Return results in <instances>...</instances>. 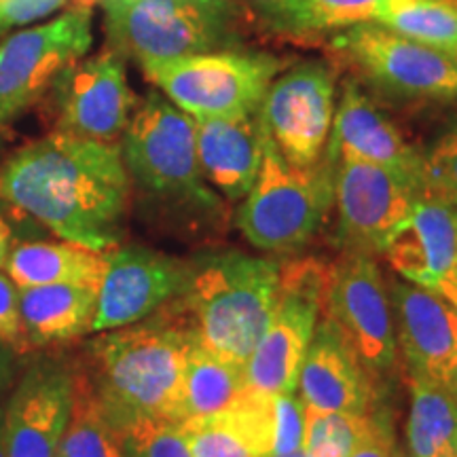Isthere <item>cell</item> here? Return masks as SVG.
Here are the masks:
<instances>
[{"label": "cell", "instance_id": "f1b7e54d", "mask_svg": "<svg viewBox=\"0 0 457 457\" xmlns=\"http://www.w3.org/2000/svg\"><path fill=\"white\" fill-rule=\"evenodd\" d=\"M375 24L430 45L451 55L457 49V3L453 0H387Z\"/></svg>", "mask_w": 457, "mask_h": 457}, {"label": "cell", "instance_id": "f35d334b", "mask_svg": "<svg viewBox=\"0 0 457 457\" xmlns=\"http://www.w3.org/2000/svg\"><path fill=\"white\" fill-rule=\"evenodd\" d=\"M430 290H436L438 295L445 296V299H447V301L451 303V305H453L455 310H457V279H455V278L441 279V282H438V284L434 286V288H430Z\"/></svg>", "mask_w": 457, "mask_h": 457}, {"label": "cell", "instance_id": "cb8c5ba5", "mask_svg": "<svg viewBox=\"0 0 457 457\" xmlns=\"http://www.w3.org/2000/svg\"><path fill=\"white\" fill-rule=\"evenodd\" d=\"M106 253L74 242H21L11 245L4 273L17 288L79 284L100 290L106 273Z\"/></svg>", "mask_w": 457, "mask_h": 457}, {"label": "cell", "instance_id": "ba28073f", "mask_svg": "<svg viewBox=\"0 0 457 457\" xmlns=\"http://www.w3.org/2000/svg\"><path fill=\"white\" fill-rule=\"evenodd\" d=\"M330 265L295 259L279 267L276 305L245 362V381L267 394L296 392L303 358L327 305Z\"/></svg>", "mask_w": 457, "mask_h": 457}, {"label": "cell", "instance_id": "3957f363", "mask_svg": "<svg viewBox=\"0 0 457 457\" xmlns=\"http://www.w3.org/2000/svg\"><path fill=\"white\" fill-rule=\"evenodd\" d=\"M195 335L176 299L140 322L98 333L89 343L81 370L119 430L136 420L179 424L182 369Z\"/></svg>", "mask_w": 457, "mask_h": 457}, {"label": "cell", "instance_id": "9a60e30c", "mask_svg": "<svg viewBox=\"0 0 457 457\" xmlns=\"http://www.w3.org/2000/svg\"><path fill=\"white\" fill-rule=\"evenodd\" d=\"M77 364L66 358H32L17 375L4 404L7 457H55L74 403Z\"/></svg>", "mask_w": 457, "mask_h": 457}, {"label": "cell", "instance_id": "7dc6e473", "mask_svg": "<svg viewBox=\"0 0 457 457\" xmlns=\"http://www.w3.org/2000/svg\"><path fill=\"white\" fill-rule=\"evenodd\" d=\"M55 457H62V455H60V453H57V455H55Z\"/></svg>", "mask_w": 457, "mask_h": 457}, {"label": "cell", "instance_id": "c3c4849f", "mask_svg": "<svg viewBox=\"0 0 457 457\" xmlns=\"http://www.w3.org/2000/svg\"><path fill=\"white\" fill-rule=\"evenodd\" d=\"M453 3H457V0H453Z\"/></svg>", "mask_w": 457, "mask_h": 457}, {"label": "cell", "instance_id": "f546056e", "mask_svg": "<svg viewBox=\"0 0 457 457\" xmlns=\"http://www.w3.org/2000/svg\"><path fill=\"white\" fill-rule=\"evenodd\" d=\"M370 413H327L305 407L301 449L312 457H350L367 436Z\"/></svg>", "mask_w": 457, "mask_h": 457}, {"label": "cell", "instance_id": "8992f818", "mask_svg": "<svg viewBox=\"0 0 457 457\" xmlns=\"http://www.w3.org/2000/svg\"><path fill=\"white\" fill-rule=\"evenodd\" d=\"M108 47L148 62L208 54L231 21L228 0H102Z\"/></svg>", "mask_w": 457, "mask_h": 457}, {"label": "cell", "instance_id": "52a82bcc", "mask_svg": "<svg viewBox=\"0 0 457 457\" xmlns=\"http://www.w3.org/2000/svg\"><path fill=\"white\" fill-rule=\"evenodd\" d=\"M284 62L271 54L208 51L148 62L142 72L171 104L193 119L256 112Z\"/></svg>", "mask_w": 457, "mask_h": 457}, {"label": "cell", "instance_id": "5b68a950", "mask_svg": "<svg viewBox=\"0 0 457 457\" xmlns=\"http://www.w3.org/2000/svg\"><path fill=\"white\" fill-rule=\"evenodd\" d=\"M335 204V163L324 155L312 168L288 163L265 129V155L253 188L236 214L250 245L271 254L305 248Z\"/></svg>", "mask_w": 457, "mask_h": 457}, {"label": "cell", "instance_id": "e0dca14e", "mask_svg": "<svg viewBox=\"0 0 457 457\" xmlns=\"http://www.w3.org/2000/svg\"><path fill=\"white\" fill-rule=\"evenodd\" d=\"M387 290L404 375L443 384L457 356V310L436 290L404 279H387Z\"/></svg>", "mask_w": 457, "mask_h": 457}, {"label": "cell", "instance_id": "30bf717a", "mask_svg": "<svg viewBox=\"0 0 457 457\" xmlns=\"http://www.w3.org/2000/svg\"><path fill=\"white\" fill-rule=\"evenodd\" d=\"M94 45V9L77 4L0 43V131L43 100L54 79Z\"/></svg>", "mask_w": 457, "mask_h": 457}, {"label": "cell", "instance_id": "ee69618b", "mask_svg": "<svg viewBox=\"0 0 457 457\" xmlns=\"http://www.w3.org/2000/svg\"><path fill=\"white\" fill-rule=\"evenodd\" d=\"M265 3H273V0H261V4H265Z\"/></svg>", "mask_w": 457, "mask_h": 457}, {"label": "cell", "instance_id": "7bdbcfd3", "mask_svg": "<svg viewBox=\"0 0 457 457\" xmlns=\"http://www.w3.org/2000/svg\"><path fill=\"white\" fill-rule=\"evenodd\" d=\"M451 55H453V60L457 62V49H455V51H453V54H451Z\"/></svg>", "mask_w": 457, "mask_h": 457}, {"label": "cell", "instance_id": "b9f144b4", "mask_svg": "<svg viewBox=\"0 0 457 457\" xmlns=\"http://www.w3.org/2000/svg\"><path fill=\"white\" fill-rule=\"evenodd\" d=\"M276 457H312V455H310V453H305V451H303V449H296V451H293V453L276 455Z\"/></svg>", "mask_w": 457, "mask_h": 457}, {"label": "cell", "instance_id": "7a4b0ae2", "mask_svg": "<svg viewBox=\"0 0 457 457\" xmlns=\"http://www.w3.org/2000/svg\"><path fill=\"white\" fill-rule=\"evenodd\" d=\"M119 146L131 191L138 188L157 225L187 237L225 233V197L202 174L195 119L171 104L162 91H148L138 100Z\"/></svg>", "mask_w": 457, "mask_h": 457}, {"label": "cell", "instance_id": "8d00e7d4", "mask_svg": "<svg viewBox=\"0 0 457 457\" xmlns=\"http://www.w3.org/2000/svg\"><path fill=\"white\" fill-rule=\"evenodd\" d=\"M21 353L0 339V394H7L20 375Z\"/></svg>", "mask_w": 457, "mask_h": 457}, {"label": "cell", "instance_id": "83f0119b", "mask_svg": "<svg viewBox=\"0 0 457 457\" xmlns=\"http://www.w3.org/2000/svg\"><path fill=\"white\" fill-rule=\"evenodd\" d=\"M57 453L62 457H125L123 432L106 415L81 367H77L72 413Z\"/></svg>", "mask_w": 457, "mask_h": 457}, {"label": "cell", "instance_id": "2e32d148", "mask_svg": "<svg viewBox=\"0 0 457 457\" xmlns=\"http://www.w3.org/2000/svg\"><path fill=\"white\" fill-rule=\"evenodd\" d=\"M106 256L91 333L140 322L185 293L191 261L146 245H117Z\"/></svg>", "mask_w": 457, "mask_h": 457}, {"label": "cell", "instance_id": "4fadbf2b", "mask_svg": "<svg viewBox=\"0 0 457 457\" xmlns=\"http://www.w3.org/2000/svg\"><path fill=\"white\" fill-rule=\"evenodd\" d=\"M337 74L327 62L307 60L273 79L261 102L267 134L296 168H312L327 151L335 119Z\"/></svg>", "mask_w": 457, "mask_h": 457}, {"label": "cell", "instance_id": "bcb514c9", "mask_svg": "<svg viewBox=\"0 0 457 457\" xmlns=\"http://www.w3.org/2000/svg\"><path fill=\"white\" fill-rule=\"evenodd\" d=\"M455 279H457V270H455Z\"/></svg>", "mask_w": 457, "mask_h": 457}, {"label": "cell", "instance_id": "e575fe53", "mask_svg": "<svg viewBox=\"0 0 457 457\" xmlns=\"http://www.w3.org/2000/svg\"><path fill=\"white\" fill-rule=\"evenodd\" d=\"M66 4L68 0H0V34L45 20Z\"/></svg>", "mask_w": 457, "mask_h": 457}, {"label": "cell", "instance_id": "6da1fadb", "mask_svg": "<svg viewBox=\"0 0 457 457\" xmlns=\"http://www.w3.org/2000/svg\"><path fill=\"white\" fill-rule=\"evenodd\" d=\"M0 202L60 239L108 253L121 242L131 202L121 146L51 129L0 165Z\"/></svg>", "mask_w": 457, "mask_h": 457}, {"label": "cell", "instance_id": "7c38bea8", "mask_svg": "<svg viewBox=\"0 0 457 457\" xmlns=\"http://www.w3.org/2000/svg\"><path fill=\"white\" fill-rule=\"evenodd\" d=\"M41 102L54 131L119 145L138 98L129 87L125 57L106 47L68 64Z\"/></svg>", "mask_w": 457, "mask_h": 457}, {"label": "cell", "instance_id": "8fae6325", "mask_svg": "<svg viewBox=\"0 0 457 457\" xmlns=\"http://www.w3.org/2000/svg\"><path fill=\"white\" fill-rule=\"evenodd\" d=\"M324 316L333 320L364 369L384 387L400 358L387 279L373 256L343 253L330 265Z\"/></svg>", "mask_w": 457, "mask_h": 457}, {"label": "cell", "instance_id": "ffe728a7", "mask_svg": "<svg viewBox=\"0 0 457 457\" xmlns=\"http://www.w3.org/2000/svg\"><path fill=\"white\" fill-rule=\"evenodd\" d=\"M384 256L390 267L424 288L455 278L457 210L432 197H417L413 208L387 239Z\"/></svg>", "mask_w": 457, "mask_h": 457}, {"label": "cell", "instance_id": "74e56055", "mask_svg": "<svg viewBox=\"0 0 457 457\" xmlns=\"http://www.w3.org/2000/svg\"><path fill=\"white\" fill-rule=\"evenodd\" d=\"M11 245H13V233H11V227L7 225V220L0 216V270H3L4 262H7Z\"/></svg>", "mask_w": 457, "mask_h": 457}, {"label": "cell", "instance_id": "44dd1931", "mask_svg": "<svg viewBox=\"0 0 457 457\" xmlns=\"http://www.w3.org/2000/svg\"><path fill=\"white\" fill-rule=\"evenodd\" d=\"M195 140L205 182L228 202L248 195L265 155L261 112L195 119Z\"/></svg>", "mask_w": 457, "mask_h": 457}, {"label": "cell", "instance_id": "ac0fdd59", "mask_svg": "<svg viewBox=\"0 0 457 457\" xmlns=\"http://www.w3.org/2000/svg\"><path fill=\"white\" fill-rule=\"evenodd\" d=\"M303 404L327 413H370L381 386L360 362L333 320L320 318L299 373Z\"/></svg>", "mask_w": 457, "mask_h": 457}, {"label": "cell", "instance_id": "4316f807", "mask_svg": "<svg viewBox=\"0 0 457 457\" xmlns=\"http://www.w3.org/2000/svg\"><path fill=\"white\" fill-rule=\"evenodd\" d=\"M387 0H273L261 4L276 30L290 34L339 32L356 24L375 21Z\"/></svg>", "mask_w": 457, "mask_h": 457}, {"label": "cell", "instance_id": "d4e9b609", "mask_svg": "<svg viewBox=\"0 0 457 457\" xmlns=\"http://www.w3.org/2000/svg\"><path fill=\"white\" fill-rule=\"evenodd\" d=\"M248 387L245 367L220 358L195 335L185 356L180 386V421L214 415L227 409Z\"/></svg>", "mask_w": 457, "mask_h": 457}, {"label": "cell", "instance_id": "5bb4252c", "mask_svg": "<svg viewBox=\"0 0 457 457\" xmlns=\"http://www.w3.org/2000/svg\"><path fill=\"white\" fill-rule=\"evenodd\" d=\"M335 242L343 253L384 254L421 188L398 171L353 157L335 159Z\"/></svg>", "mask_w": 457, "mask_h": 457}, {"label": "cell", "instance_id": "484cf974", "mask_svg": "<svg viewBox=\"0 0 457 457\" xmlns=\"http://www.w3.org/2000/svg\"><path fill=\"white\" fill-rule=\"evenodd\" d=\"M411 409L404 438L409 457H457V400L441 381L407 377Z\"/></svg>", "mask_w": 457, "mask_h": 457}, {"label": "cell", "instance_id": "277c9868", "mask_svg": "<svg viewBox=\"0 0 457 457\" xmlns=\"http://www.w3.org/2000/svg\"><path fill=\"white\" fill-rule=\"evenodd\" d=\"M188 261L191 273L179 301L199 341L245 367L276 305L282 265L239 250H210Z\"/></svg>", "mask_w": 457, "mask_h": 457}, {"label": "cell", "instance_id": "d6986e66", "mask_svg": "<svg viewBox=\"0 0 457 457\" xmlns=\"http://www.w3.org/2000/svg\"><path fill=\"white\" fill-rule=\"evenodd\" d=\"M324 155L330 162L339 157H353L381 165V168L398 171L400 176L421 188L424 153L409 145L398 125L370 100L360 83L352 79L343 85Z\"/></svg>", "mask_w": 457, "mask_h": 457}, {"label": "cell", "instance_id": "d6a6232c", "mask_svg": "<svg viewBox=\"0 0 457 457\" xmlns=\"http://www.w3.org/2000/svg\"><path fill=\"white\" fill-rule=\"evenodd\" d=\"M271 428L273 455H286L301 449L303 424H305V404L296 392L271 394Z\"/></svg>", "mask_w": 457, "mask_h": 457}, {"label": "cell", "instance_id": "1f68e13d", "mask_svg": "<svg viewBox=\"0 0 457 457\" xmlns=\"http://www.w3.org/2000/svg\"><path fill=\"white\" fill-rule=\"evenodd\" d=\"M121 432L125 457H193L176 421L136 420Z\"/></svg>", "mask_w": 457, "mask_h": 457}, {"label": "cell", "instance_id": "603a6c76", "mask_svg": "<svg viewBox=\"0 0 457 457\" xmlns=\"http://www.w3.org/2000/svg\"><path fill=\"white\" fill-rule=\"evenodd\" d=\"M98 290L79 284L20 288V316L28 347L68 343L91 333Z\"/></svg>", "mask_w": 457, "mask_h": 457}, {"label": "cell", "instance_id": "60d3db41", "mask_svg": "<svg viewBox=\"0 0 457 457\" xmlns=\"http://www.w3.org/2000/svg\"><path fill=\"white\" fill-rule=\"evenodd\" d=\"M7 394H0V457H7V449H4V404H7Z\"/></svg>", "mask_w": 457, "mask_h": 457}, {"label": "cell", "instance_id": "f6af8a7d", "mask_svg": "<svg viewBox=\"0 0 457 457\" xmlns=\"http://www.w3.org/2000/svg\"><path fill=\"white\" fill-rule=\"evenodd\" d=\"M0 142H3V131H0Z\"/></svg>", "mask_w": 457, "mask_h": 457}, {"label": "cell", "instance_id": "ab89813d", "mask_svg": "<svg viewBox=\"0 0 457 457\" xmlns=\"http://www.w3.org/2000/svg\"><path fill=\"white\" fill-rule=\"evenodd\" d=\"M443 386L447 387V392L457 400V356H455V360H453V364H451L449 373L445 375Z\"/></svg>", "mask_w": 457, "mask_h": 457}, {"label": "cell", "instance_id": "7402d4cb", "mask_svg": "<svg viewBox=\"0 0 457 457\" xmlns=\"http://www.w3.org/2000/svg\"><path fill=\"white\" fill-rule=\"evenodd\" d=\"M271 394L245 387L227 409L180 421L193 457H271Z\"/></svg>", "mask_w": 457, "mask_h": 457}, {"label": "cell", "instance_id": "4dcf8cb0", "mask_svg": "<svg viewBox=\"0 0 457 457\" xmlns=\"http://www.w3.org/2000/svg\"><path fill=\"white\" fill-rule=\"evenodd\" d=\"M421 193L457 210V123L424 153Z\"/></svg>", "mask_w": 457, "mask_h": 457}, {"label": "cell", "instance_id": "9c48e42d", "mask_svg": "<svg viewBox=\"0 0 457 457\" xmlns=\"http://www.w3.org/2000/svg\"><path fill=\"white\" fill-rule=\"evenodd\" d=\"M330 47L384 96L404 102H457V62L447 51L411 41L375 21L335 32Z\"/></svg>", "mask_w": 457, "mask_h": 457}, {"label": "cell", "instance_id": "836d02e7", "mask_svg": "<svg viewBox=\"0 0 457 457\" xmlns=\"http://www.w3.org/2000/svg\"><path fill=\"white\" fill-rule=\"evenodd\" d=\"M0 339L15 347L20 353H26L28 347L24 327L20 316V288L13 284L4 270H0Z\"/></svg>", "mask_w": 457, "mask_h": 457}, {"label": "cell", "instance_id": "d590c367", "mask_svg": "<svg viewBox=\"0 0 457 457\" xmlns=\"http://www.w3.org/2000/svg\"><path fill=\"white\" fill-rule=\"evenodd\" d=\"M350 457H398L396 436H394L392 415L381 403L373 409L370 415V428L367 436L358 443Z\"/></svg>", "mask_w": 457, "mask_h": 457}]
</instances>
